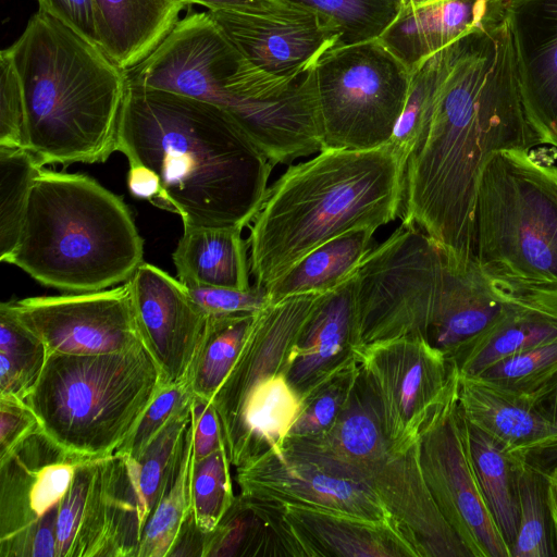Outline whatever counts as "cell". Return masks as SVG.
<instances>
[{
    "mask_svg": "<svg viewBox=\"0 0 557 557\" xmlns=\"http://www.w3.org/2000/svg\"><path fill=\"white\" fill-rule=\"evenodd\" d=\"M48 356L45 344L12 311L0 305V396L25 400L37 383Z\"/></svg>",
    "mask_w": 557,
    "mask_h": 557,
    "instance_id": "36",
    "label": "cell"
},
{
    "mask_svg": "<svg viewBox=\"0 0 557 557\" xmlns=\"http://www.w3.org/2000/svg\"><path fill=\"white\" fill-rule=\"evenodd\" d=\"M127 82L193 97L227 112L273 164L322 149L314 69L286 79L246 59L210 13L178 21Z\"/></svg>",
    "mask_w": 557,
    "mask_h": 557,
    "instance_id": "3",
    "label": "cell"
},
{
    "mask_svg": "<svg viewBox=\"0 0 557 557\" xmlns=\"http://www.w3.org/2000/svg\"><path fill=\"white\" fill-rule=\"evenodd\" d=\"M83 458L39 428L0 460V556L14 553L40 529L55 528L59 508Z\"/></svg>",
    "mask_w": 557,
    "mask_h": 557,
    "instance_id": "16",
    "label": "cell"
},
{
    "mask_svg": "<svg viewBox=\"0 0 557 557\" xmlns=\"http://www.w3.org/2000/svg\"><path fill=\"white\" fill-rule=\"evenodd\" d=\"M458 41L432 54L411 72L405 106L389 140L405 165L414 144L426 129L437 88Z\"/></svg>",
    "mask_w": 557,
    "mask_h": 557,
    "instance_id": "37",
    "label": "cell"
},
{
    "mask_svg": "<svg viewBox=\"0 0 557 557\" xmlns=\"http://www.w3.org/2000/svg\"><path fill=\"white\" fill-rule=\"evenodd\" d=\"M517 286L490 275L475 261L466 268L447 262L443 290L425 339L449 356L500 315Z\"/></svg>",
    "mask_w": 557,
    "mask_h": 557,
    "instance_id": "25",
    "label": "cell"
},
{
    "mask_svg": "<svg viewBox=\"0 0 557 557\" xmlns=\"http://www.w3.org/2000/svg\"><path fill=\"white\" fill-rule=\"evenodd\" d=\"M163 385L144 345L103 355L48 354L25 403L65 451L103 458L128 440Z\"/></svg>",
    "mask_w": 557,
    "mask_h": 557,
    "instance_id": "7",
    "label": "cell"
},
{
    "mask_svg": "<svg viewBox=\"0 0 557 557\" xmlns=\"http://www.w3.org/2000/svg\"><path fill=\"white\" fill-rule=\"evenodd\" d=\"M557 372V339L506 357L476 375L530 394Z\"/></svg>",
    "mask_w": 557,
    "mask_h": 557,
    "instance_id": "43",
    "label": "cell"
},
{
    "mask_svg": "<svg viewBox=\"0 0 557 557\" xmlns=\"http://www.w3.org/2000/svg\"><path fill=\"white\" fill-rule=\"evenodd\" d=\"M236 470L240 496L247 500L304 506L397 530L369 478L295 437L288 436L278 450L269 449Z\"/></svg>",
    "mask_w": 557,
    "mask_h": 557,
    "instance_id": "12",
    "label": "cell"
},
{
    "mask_svg": "<svg viewBox=\"0 0 557 557\" xmlns=\"http://www.w3.org/2000/svg\"><path fill=\"white\" fill-rule=\"evenodd\" d=\"M395 1H396L398 10H401V9L414 8V7L422 5V4L430 3L433 1H437V0H395Z\"/></svg>",
    "mask_w": 557,
    "mask_h": 557,
    "instance_id": "55",
    "label": "cell"
},
{
    "mask_svg": "<svg viewBox=\"0 0 557 557\" xmlns=\"http://www.w3.org/2000/svg\"><path fill=\"white\" fill-rule=\"evenodd\" d=\"M447 262L435 243L400 224L354 274L356 349L404 335L426 336Z\"/></svg>",
    "mask_w": 557,
    "mask_h": 557,
    "instance_id": "10",
    "label": "cell"
},
{
    "mask_svg": "<svg viewBox=\"0 0 557 557\" xmlns=\"http://www.w3.org/2000/svg\"><path fill=\"white\" fill-rule=\"evenodd\" d=\"M116 151L158 174L161 209L184 226L244 228L262 207L275 165L221 108L129 82Z\"/></svg>",
    "mask_w": 557,
    "mask_h": 557,
    "instance_id": "2",
    "label": "cell"
},
{
    "mask_svg": "<svg viewBox=\"0 0 557 557\" xmlns=\"http://www.w3.org/2000/svg\"><path fill=\"white\" fill-rule=\"evenodd\" d=\"M191 399L193 393L187 381L163 385L151 400L133 434L115 453L131 458L138 457L172 417Z\"/></svg>",
    "mask_w": 557,
    "mask_h": 557,
    "instance_id": "44",
    "label": "cell"
},
{
    "mask_svg": "<svg viewBox=\"0 0 557 557\" xmlns=\"http://www.w3.org/2000/svg\"><path fill=\"white\" fill-rule=\"evenodd\" d=\"M458 404L471 425L510 455L557 433L530 394L481 375L459 372Z\"/></svg>",
    "mask_w": 557,
    "mask_h": 557,
    "instance_id": "26",
    "label": "cell"
},
{
    "mask_svg": "<svg viewBox=\"0 0 557 557\" xmlns=\"http://www.w3.org/2000/svg\"><path fill=\"white\" fill-rule=\"evenodd\" d=\"M504 13L528 123L557 152V0H504Z\"/></svg>",
    "mask_w": 557,
    "mask_h": 557,
    "instance_id": "19",
    "label": "cell"
},
{
    "mask_svg": "<svg viewBox=\"0 0 557 557\" xmlns=\"http://www.w3.org/2000/svg\"><path fill=\"white\" fill-rule=\"evenodd\" d=\"M356 355L386 437L396 451L408 450L456 394V364L417 335L374 342Z\"/></svg>",
    "mask_w": 557,
    "mask_h": 557,
    "instance_id": "11",
    "label": "cell"
},
{
    "mask_svg": "<svg viewBox=\"0 0 557 557\" xmlns=\"http://www.w3.org/2000/svg\"><path fill=\"white\" fill-rule=\"evenodd\" d=\"M191 299L209 315L257 313L268 302L265 287L253 284L242 290L209 285H185Z\"/></svg>",
    "mask_w": 557,
    "mask_h": 557,
    "instance_id": "46",
    "label": "cell"
},
{
    "mask_svg": "<svg viewBox=\"0 0 557 557\" xmlns=\"http://www.w3.org/2000/svg\"><path fill=\"white\" fill-rule=\"evenodd\" d=\"M332 20L342 36L338 45L379 39L395 18V0H285Z\"/></svg>",
    "mask_w": 557,
    "mask_h": 557,
    "instance_id": "40",
    "label": "cell"
},
{
    "mask_svg": "<svg viewBox=\"0 0 557 557\" xmlns=\"http://www.w3.org/2000/svg\"><path fill=\"white\" fill-rule=\"evenodd\" d=\"M193 463V429L189 423L178 467L143 529L136 557L170 556L185 522L191 516Z\"/></svg>",
    "mask_w": 557,
    "mask_h": 557,
    "instance_id": "34",
    "label": "cell"
},
{
    "mask_svg": "<svg viewBox=\"0 0 557 557\" xmlns=\"http://www.w3.org/2000/svg\"><path fill=\"white\" fill-rule=\"evenodd\" d=\"M143 256L144 240L121 197L85 174L42 168L5 262L45 286L89 293L128 281Z\"/></svg>",
    "mask_w": 557,
    "mask_h": 557,
    "instance_id": "6",
    "label": "cell"
},
{
    "mask_svg": "<svg viewBox=\"0 0 557 557\" xmlns=\"http://www.w3.org/2000/svg\"><path fill=\"white\" fill-rule=\"evenodd\" d=\"M270 506V505H269ZM274 507L286 548L307 556H416L393 527L304 506Z\"/></svg>",
    "mask_w": 557,
    "mask_h": 557,
    "instance_id": "23",
    "label": "cell"
},
{
    "mask_svg": "<svg viewBox=\"0 0 557 557\" xmlns=\"http://www.w3.org/2000/svg\"><path fill=\"white\" fill-rule=\"evenodd\" d=\"M557 339V287L518 284L505 310L448 357L458 371L480 374L499 360Z\"/></svg>",
    "mask_w": 557,
    "mask_h": 557,
    "instance_id": "21",
    "label": "cell"
},
{
    "mask_svg": "<svg viewBox=\"0 0 557 557\" xmlns=\"http://www.w3.org/2000/svg\"><path fill=\"white\" fill-rule=\"evenodd\" d=\"M469 425L471 454L482 494L509 550L520 521L516 458L486 434Z\"/></svg>",
    "mask_w": 557,
    "mask_h": 557,
    "instance_id": "32",
    "label": "cell"
},
{
    "mask_svg": "<svg viewBox=\"0 0 557 557\" xmlns=\"http://www.w3.org/2000/svg\"><path fill=\"white\" fill-rule=\"evenodd\" d=\"M44 165L26 149L0 147V260L13 252L30 189Z\"/></svg>",
    "mask_w": 557,
    "mask_h": 557,
    "instance_id": "38",
    "label": "cell"
},
{
    "mask_svg": "<svg viewBox=\"0 0 557 557\" xmlns=\"http://www.w3.org/2000/svg\"><path fill=\"white\" fill-rule=\"evenodd\" d=\"M0 147L25 149L22 88L8 48L0 52Z\"/></svg>",
    "mask_w": 557,
    "mask_h": 557,
    "instance_id": "45",
    "label": "cell"
},
{
    "mask_svg": "<svg viewBox=\"0 0 557 557\" xmlns=\"http://www.w3.org/2000/svg\"><path fill=\"white\" fill-rule=\"evenodd\" d=\"M127 186L129 193L139 199L150 201L153 206H162V185L158 174L138 162H128Z\"/></svg>",
    "mask_w": 557,
    "mask_h": 557,
    "instance_id": "51",
    "label": "cell"
},
{
    "mask_svg": "<svg viewBox=\"0 0 557 557\" xmlns=\"http://www.w3.org/2000/svg\"><path fill=\"white\" fill-rule=\"evenodd\" d=\"M405 163L391 143L369 150L325 149L289 165L269 187L248 238L255 284L268 287L298 260L358 227L400 215Z\"/></svg>",
    "mask_w": 557,
    "mask_h": 557,
    "instance_id": "4",
    "label": "cell"
},
{
    "mask_svg": "<svg viewBox=\"0 0 557 557\" xmlns=\"http://www.w3.org/2000/svg\"><path fill=\"white\" fill-rule=\"evenodd\" d=\"M240 227L184 226L173 262L184 285H209L247 290L248 243Z\"/></svg>",
    "mask_w": 557,
    "mask_h": 557,
    "instance_id": "29",
    "label": "cell"
},
{
    "mask_svg": "<svg viewBox=\"0 0 557 557\" xmlns=\"http://www.w3.org/2000/svg\"><path fill=\"white\" fill-rule=\"evenodd\" d=\"M190 404L178 410L136 458L121 455L134 502L139 532L162 497L178 467L190 423Z\"/></svg>",
    "mask_w": 557,
    "mask_h": 557,
    "instance_id": "31",
    "label": "cell"
},
{
    "mask_svg": "<svg viewBox=\"0 0 557 557\" xmlns=\"http://www.w3.org/2000/svg\"><path fill=\"white\" fill-rule=\"evenodd\" d=\"M354 274L321 295L290 352L285 375L299 395L357 359Z\"/></svg>",
    "mask_w": 557,
    "mask_h": 557,
    "instance_id": "22",
    "label": "cell"
},
{
    "mask_svg": "<svg viewBox=\"0 0 557 557\" xmlns=\"http://www.w3.org/2000/svg\"><path fill=\"white\" fill-rule=\"evenodd\" d=\"M516 458L520 521L510 557H557L548 498V479Z\"/></svg>",
    "mask_w": 557,
    "mask_h": 557,
    "instance_id": "35",
    "label": "cell"
},
{
    "mask_svg": "<svg viewBox=\"0 0 557 557\" xmlns=\"http://www.w3.org/2000/svg\"><path fill=\"white\" fill-rule=\"evenodd\" d=\"M418 459L434 502L471 557H510L481 491L458 388L420 437Z\"/></svg>",
    "mask_w": 557,
    "mask_h": 557,
    "instance_id": "13",
    "label": "cell"
},
{
    "mask_svg": "<svg viewBox=\"0 0 557 557\" xmlns=\"http://www.w3.org/2000/svg\"><path fill=\"white\" fill-rule=\"evenodd\" d=\"M194 460L198 461L224 445L218 412L212 400L193 395L190 404Z\"/></svg>",
    "mask_w": 557,
    "mask_h": 557,
    "instance_id": "48",
    "label": "cell"
},
{
    "mask_svg": "<svg viewBox=\"0 0 557 557\" xmlns=\"http://www.w3.org/2000/svg\"><path fill=\"white\" fill-rule=\"evenodd\" d=\"M9 305L48 354L103 355L143 345L127 281L110 289L27 297Z\"/></svg>",
    "mask_w": 557,
    "mask_h": 557,
    "instance_id": "15",
    "label": "cell"
},
{
    "mask_svg": "<svg viewBox=\"0 0 557 557\" xmlns=\"http://www.w3.org/2000/svg\"><path fill=\"white\" fill-rule=\"evenodd\" d=\"M187 5L199 4L208 11H233L257 15H278L293 3L285 0H181Z\"/></svg>",
    "mask_w": 557,
    "mask_h": 557,
    "instance_id": "50",
    "label": "cell"
},
{
    "mask_svg": "<svg viewBox=\"0 0 557 557\" xmlns=\"http://www.w3.org/2000/svg\"><path fill=\"white\" fill-rule=\"evenodd\" d=\"M373 227L343 233L311 250L268 287L269 302L301 294H324L341 285L373 249Z\"/></svg>",
    "mask_w": 557,
    "mask_h": 557,
    "instance_id": "30",
    "label": "cell"
},
{
    "mask_svg": "<svg viewBox=\"0 0 557 557\" xmlns=\"http://www.w3.org/2000/svg\"><path fill=\"white\" fill-rule=\"evenodd\" d=\"M186 7L181 0H94L99 46L128 71L160 46Z\"/></svg>",
    "mask_w": 557,
    "mask_h": 557,
    "instance_id": "27",
    "label": "cell"
},
{
    "mask_svg": "<svg viewBox=\"0 0 557 557\" xmlns=\"http://www.w3.org/2000/svg\"><path fill=\"white\" fill-rule=\"evenodd\" d=\"M503 12L504 0H437L398 10L379 40L412 72Z\"/></svg>",
    "mask_w": 557,
    "mask_h": 557,
    "instance_id": "24",
    "label": "cell"
},
{
    "mask_svg": "<svg viewBox=\"0 0 557 557\" xmlns=\"http://www.w3.org/2000/svg\"><path fill=\"white\" fill-rule=\"evenodd\" d=\"M540 147L524 113L505 13L461 38L432 114L405 165L401 224L429 236L447 262L474 261L478 182L499 149Z\"/></svg>",
    "mask_w": 557,
    "mask_h": 557,
    "instance_id": "1",
    "label": "cell"
},
{
    "mask_svg": "<svg viewBox=\"0 0 557 557\" xmlns=\"http://www.w3.org/2000/svg\"><path fill=\"white\" fill-rule=\"evenodd\" d=\"M208 12L246 59L280 78L295 79L313 70L342 36L332 20L297 4L278 15Z\"/></svg>",
    "mask_w": 557,
    "mask_h": 557,
    "instance_id": "17",
    "label": "cell"
},
{
    "mask_svg": "<svg viewBox=\"0 0 557 557\" xmlns=\"http://www.w3.org/2000/svg\"><path fill=\"white\" fill-rule=\"evenodd\" d=\"M474 261L490 275L557 287V164L535 149L494 151L480 173Z\"/></svg>",
    "mask_w": 557,
    "mask_h": 557,
    "instance_id": "8",
    "label": "cell"
},
{
    "mask_svg": "<svg viewBox=\"0 0 557 557\" xmlns=\"http://www.w3.org/2000/svg\"><path fill=\"white\" fill-rule=\"evenodd\" d=\"M548 485V498H549V507H550V515H552V521H553V529H554V536H555V543L557 547V483L549 481Z\"/></svg>",
    "mask_w": 557,
    "mask_h": 557,
    "instance_id": "54",
    "label": "cell"
},
{
    "mask_svg": "<svg viewBox=\"0 0 557 557\" xmlns=\"http://www.w3.org/2000/svg\"><path fill=\"white\" fill-rule=\"evenodd\" d=\"M40 428L25 400L0 396V460Z\"/></svg>",
    "mask_w": 557,
    "mask_h": 557,
    "instance_id": "47",
    "label": "cell"
},
{
    "mask_svg": "<svg viewBox=\"0 0 557 557\" xmlns=\"http://www.w3.org/2000/svg\"><path fill=\"white\" fill-rule=\"evenodd\" d=\"M370 481L416 556L471 557L425 484L418 444L392 453L371 473Z\"/></svg>",
    "mask_w": 557,
    "mask_h": 557,
    "instance_id": "20",
    "label": "cell"
},
{
    "mask_svg": "<svg viewBox=\"0 0 557 557\" xmlns=\"http://www.w3.org/2000/svg\"><path fill=\"white\" fill-rule=\"evenodd\" d=\"M267 518L240 495L210 532L205 533L202 557L257 556L264 554L262 527Z\"/></svg>",
    "mask_w": 557,
    "mask_h": 557,
    "instance_id": "41",
    "label": "cell"
},
{
    "mask_svg": "<svg viewBox=\"0 0 557 557\" xmlns=\"http://www.w3.org/2000/svg\"><path fill=\"white\" fill-rule=\"evenodd\" d=\"M358 374L356 359L337 373L304 392L300 395L302 410L289 435L313 436L331 426L347 401Z\"/></svg>",
    "mask_w": 557,
    "mask_h": 557,
    "instance_id": "42",
    "label": "cell"
},
{
    "mask_svg": "<svg viewBox=\"0 0 557 557\" xmlns=\"http://www.w3.org/2000/svg\"><path fill=\"white\" fill-rule=\"evenodd\" d=\"M255 315L235 313L208 317L187 377L193 395L213 399L243 349Z\"/></svg>",
    "mask_w": 557,
    "mask_h": 557,
    "instance_id": "33",
    "label": "cell"
},
{
    "mask_svg": "<svg viewBox=\"0 0 557 557\" xmlns=\"http://www.w3.org/2000/svg\"><path fill=\"white\" fill-rule=\"evenodd\" d=\"M37 2L40 11L52 15L99 46L94 0H37Z\"/></svg>",
    "mask_w": 557,
    "mask_h": 557,
    "instance_id": "49",
    "label": "cell"
},
{
    "mask_svg": "<svg viewBox=\"0 0 557 557\" xmlns=\"http://www.w3.org/2000/svg\"><path fill=\"white\" fill-rule=\"evenodd\" d=\"M530 396L542 416L557 431V372Z\"/></svg>",
    "mask_w": 557,
    "mask_h": 557,
    "instance_id": "53",
    "label": "cell"
},
{
    "mask_svg": "<svg viewBox=\"0 0 557 557\" xmlns=\"http://www.w3.org/2000/svg\"><path fill=\"white\" fill-rule=\"evenodd\" d=\"M139 540L123 456L84 461L59 508L55 557H136Z\"/></svg>",
    "mask_w": 557,
    "mask_h": 557,
    "instance_id": "14",
    "label": "cell"
},
{
    "mask_svg": "<svg viewBox=\"0 0 557 557\" xmlns=\"http://www.w3.org/2000/svg\"><path fill=\"white\" fill-rule=\"evenodd\" d=\"M531 467L557 483V433L550 434L522 450L518 455Z\"/></svg>",
    "mask_w": 557,
    "mask_h": 557,
    "instance_id": "52",
    "label": "cell"
},
{
    "mask_svg": "<svg viewBox=\"0 0 557 557\" xmlns=\"http://www.w3.org/2000/svg\"><path fill=\"white\" fill-rule=\"evenodd\" d=\"M314 72L321 150H369L389 143L411 77L395 54L379 39L337 45Z\"/></svg>",
    "mask_w": 557,
    "mask_h": 557,
    "instance_id": "9",
    "label": "cell"
},
{
    "mask_svg": "<svg viewBox=\"0 0 557 557\" xmlns=\"http://www.w3.org/2000/svg\"><path fill=\"white\" fill-rule=\"evenodd\" d=\"M8 50L22 88L25 149L44 166L106 162L116 151L126 71L40 10Z\"/></svg>",
    "mask_w": 557,
    "mask_h": 557,
    "instance_id": "5",
    "label": "cell"
},
{
    "mask_svg": "<svg viewBox=\"0 0 557 557\" xmlns=\"http://www.w3.org/2000/svg\"><path fill=\"white\" fill-rule=\"evenodd\" d=\"M293 437L369 479L374 469L396 451L385 435L360 370L347 401L331 426L313 436Z\"/></svg>",
    "mask_w": 557,
    "mask_h": 557,
    "instance_id": "28",
    "label": "cell"
},
{
    "mask_svg": "<svg viewBox=\"0 0 557 557\" xmlns=\"http://www.w3.org/2000/svg\"><path fill=\"white\" fill-rule=\"evenodd\" d=\"M230 459L225 445L195 461L191 469V513L197 527L212 531L233 505L234 496Z\"/></svg>",
    "mask_w": 557,
    "mask_h": 557,
    "instance_id": "39",
    "label": "cell"
},
{
    "mask_svg": "<svg viewBox=\"0 0 557 557\" xmlns=\"http://www.w3.org/2000/svg\"><path fill=\"white\" fill-rule=\"evenodd\" d=\"M127 282L143 345L164 383L187 381L207 314L181 281L151 263L143 261Z\"/></svg>",
    "mask_w": 557,
    "mask_h": 557,
    "instance_id": "18",
    "label": "cell"
}]
</instances>
